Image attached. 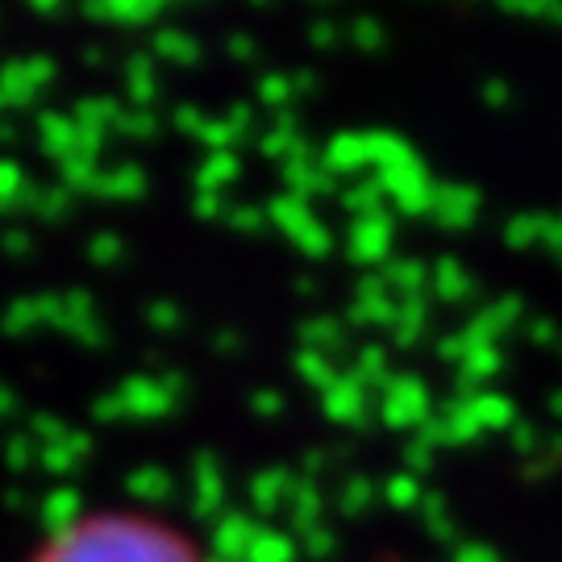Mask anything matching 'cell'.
Returning <instances> with one entry per match:
<instances>
[{
    "label": "cell",
    "mask_w": 562,
    "mask_h": 562,
    "mask_svg": "<svg viewBox=\"0 0 562 562\" xmlns=\"http://www.w3.org/2000/svg\"><path fill=\"white\" fill-rule=\"evenodd\" d=\"M30 562H204L180 529L138 513H97L59 529Z\"/></svg>",
    "instance_id": "obj_1"
}]
</instances>
